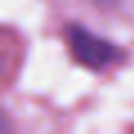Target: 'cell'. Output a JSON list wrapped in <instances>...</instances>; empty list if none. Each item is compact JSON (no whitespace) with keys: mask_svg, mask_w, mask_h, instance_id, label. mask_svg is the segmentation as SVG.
I'll return each mask as SVG.
<instances>
[{"mask_svg":"<svg viewBox=\"0 0 134 134\" xmlns=\"http://www.w3.org/2000/svg\"><path fill=\"white\" fill-rule=\"evenodd\" d=\"M65 34H67L72 56L92 72H103V69L116 65L123 58V52L114 43L83 29L81 25H69Z\"/></svg>","mask_w":134,"mask_h":134,"instance_id":"6da1fadb","label":"cell"}]
</instances>
